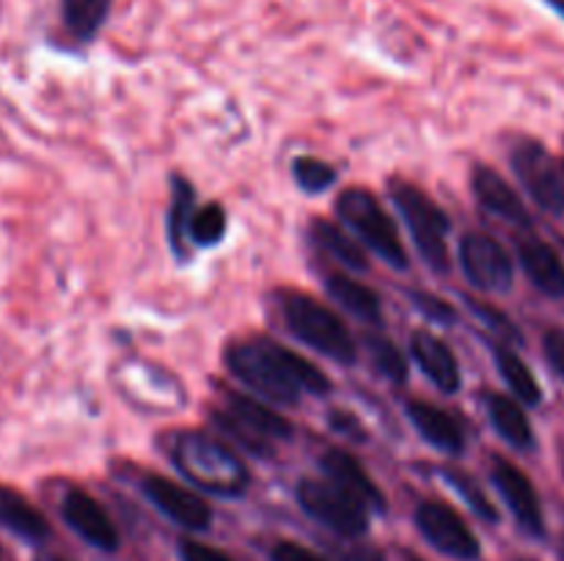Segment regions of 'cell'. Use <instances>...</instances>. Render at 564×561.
I'll return each instance as SVG.
<instances>
[{
	"instance_id": "obj_1",
	"label": "cell",
	"mask_w": 564,
	"mask_h": 561,
	"mask_svg": "<svg viewBox=\"0 0 564 561\" xmlns=\"http://www.w3.org/2000/svg\"><path fill=\"white\" fill-rule=\"evenodd\" d=\"M224 361L246 388H251L259 399L275 405H297L303 394H330V380L312 361L268 336L235 341L226 350Z\"/></svg>"
},
{
	"instance_id": "obj_2",
	"label": "cell",
	"mask_w": 564,
	"mask_h": 561,
	"mask_svg": "<svg viewBox=\"0 0 564 561\" xmlns=\"http://www.w3.org/2000/svg\"><path fill=\"white\" fill-rule=\"evenodd\" d=\"M171 462L187 482L218 498H240L251 484L242 457L218 435L180 432L171 440Z\"/></svg>"
},
{
	"instance_id": "obj_3",
	"label": "cell",
	"mask_w": 564,
	"mask_h": 561,
	"mask_svg": "<svg viewBox=\"0 0 564 561\" xmlns=\"http://www.w3.org/2000/svg\"><path fill=\"white\" fill-rule=\"evenodd\" d=\"M275 300H279L275 306H279L286 330L301 344L312 346L314 352L341 363V366H352L358 361L356 339H352L350 328L341 322L339 314L330 311L328 306H323L314 297L303 295V292L281 289Z\"/></svg>"
},
{
	"instance_id": "obj_4",
	"label": "cell",
	"mask_w": 564,
	"mask_h": 561,
	"mask_svg": "<svg viewBox=\"0 0 564 561\" xmlns=\"http://www.w3.org/2000/svg\"><path fill=\"white\" fill-rule=\"evenodd\" d=\"M391 201H394L397 212L405 220L408 231L413 237L419 256L424 258L430 270L435 273H449V231L452 220L446 209L438 201L427 196L419 185L405 179H394L389 185Z\"/></svg>"
},
{
	"instance_id": "obj_5",
	"label": "cell",
	"mask_w": 564,
	"mask_h": 561,
	"mask_svg": "<svg viewBox=\"0 0 564 561\" xmlns=\"http://www.w3.org/2000/svg\"><path fill=\"white\" fill-rule=\"evenodd\" d=\"M213 421L218 424L226 438L257 457L273 454L275 443L292 438V424L281 413L242 391L226 394L224 405L213 413Z\"/></svg>"
},
{
	"instance_id": "obj_6",
	"label": "cell",
	"mask_w": 564,
	"mask_h": 561,
	"mask_svg": "<svg viewBox=\"0 0 564 561\" xmlns=\"http://www.w3.org/2000/svg\"><path fill=\"white\" fill-rule=\"evenodd\" d=\"M336 215L375 256H380L397 270L408 267V251L402 245L397 223L375 193H369L367 187H347L336 198Z\"/></svg>"
},
{
	"instance_id": "obj_7",
	"label": "cell",
	"mask_w": 564,
	"mask_h": 561,
	"mask_svg": "<svg viewBox=\"0 0 564 561\" xmlns=\"http://www.w3.org/2000/svg\"><path fill=\"white\" fill-rule=\"evenodd\" d=\"M512 170L523 190L549 215H564V170L540 141H518L510 154Z\"/></svg>"
},
{
	"instance_id": "obj_8",
	"label": "cell",
	"mask_w": 564,
	"mask_h": 561,
	"mask_svg": "<svg viewBox=\"0 0 564 561\" xmlns=\"http://www.w3.org/2000/svg\"><path fill=\"white\" fill-rule=\"evenodd\" d=\"M295 498L301 509L325 528L336 531L339 537L356 539L369 531V512L358 501L341 493L328 479H301L295 490Z\"/></svg>"
},
{
	"instance_id": "obj_9",
	"label": "cell",
	"mask_w": 564,
	"mask_h": 561,
	"mask_svg": "<svg viewBox=\"0 0 564 561\" xmlns=\"http://www.w3.org/2000/svg\"><path fill=\"white\" fill-rule=\"evenodd\" d=\"M413 520H416V528L422 531V537L435 550L449 556V559L477 561L479 553H482V544H479L477 534L468 528L460 512H455L444 501H422L416 506Z\"/></svg>"
},
{
	"instance_id": "obj_10",
	"label": "cell",
	"mask_w": 564,
	"mask_h": 561,
	"mask_svg": "<svg viewBox=\"0 0 564 561\" xmlns=\"http://www.w3.org/2000/svg\"><path fill=\"white\" fill-rule=\"evenodd\" d=\"M460 270L468 284L482 292H507L516 278V264L496 237L468 231L460 240Z\"/></svg>"
},
{
	"instance_id": "obj_11",
	"label": "cell",
	"mask_w": 564,
	"mask_h": 561,
	"mask_svg": "<svg viewBox=\"0 0 564 561\" xmlns=\"http://www.w3.org/2000/svg\"><path fill=\"white\" fill-rule=\"evenodd\" d=\"M141 490L169 520H174L185 531L198 534L213 526V509H209L207 501L193 490L182 487L180 482H171V479L154 473V476L143 479Z\"/></svg>"
},
{
	"instance_id": "obj_12",
	"label": "cell",
	"mask_w": 564,
	"mask_h": 561,
	"mask_svg": "<svg viewBox=\"0 0 564 561\" xmlns=\"http://www.w3.org/2000/svg\"><path fill=\"white\" fill-rule=\"evenodd\" d=\"M490 479H494L496 490L505 498L507 509L516 515L518 526L523 528L532 537H543L545 534V517L543 506H540V495L534 490L532 479L521 471L518 465H512L510 460L499 457L494 462V471H490Z\"/></svg>"
},
{
	"instance_id": "obj_13",
	"label": "cell",
	"mask_w": 564,
	"mask_h": 561,
	"mask_svg": "<svg viewBox=\"0 0 564 561\" xmlns=\"http://www.w3.org/2000/svg\"><path fill=\"white\" fill-rule=\"evenodd\" d=\"M61 517H64L66 526H69L77 537L86 539L91 548L105 550V553L119 550V531H116L113 520H110L108 512L102 509V504H99L91 493H86V490H66L64 501H61Z\"/></svg>"
},
{
	"instance_id": "obj_14",
	"label": "cell",
	"mask_w": 564,
	"mask_h": 561,
	"mask_svg": "<svg viewBox=\"0 0 564 561\" xmlns=\"http://www.w3.org/2000/svg\"><path fill=\"white\" fill-rule=\"evenodd\" d=\"M471 193L474 198H477L479 207H482L485 212L494 215V218L518 226V229H529V226H532V218H529V209L527 204H523V198L518 196L516 187H512L499 170L490 168V165H474Z\"/></svg>"
},
{
	"instance_id": "obj_15",
	"label": "cell",
	"mask_w": 564,
	"mask_h": 561,
	"mask_svg": "<svg viewBox=\"0 0 564 561\" xmlns=\"http://www.w3.org/2000/svg\"><path fill=\"white\" fill-rule=\"evenodd\" d=\"M319 468H323L325 479L330 484L341 490V493L350 495L352 501L364 506L367 512H386V495L383 490L375 484V479L369 476L367 468L345 449H328L319 457Z\"/></svg>"
},
{
	"instance_id": "obj_16",
	"label": "cell",
	"mask_w": 564,
	"mask_h": 561,
	"mask_svg": "<svg viewBox=\"0 0 564 561\" xmlns=\"http://www.w3.org/2000/svg\"><path fill=\"white\" fill-rule=\"evenodd\" d=\"M411 358L422 369L424 377L441 391V394H457L463 385L460 363L446 341L430 330H413L411 333Z\"/></svg>"
},
{
	"instance_id": "obj_17",
	"label": "cell",
	"mask_w": 564,
	"mask_h": 561,
	"mask_svg": "<svg viewBox=\"0 0 564 561\" xmlns=\"http://www.w3.org/2000/svg\"><path fill=\"white\" fill-rule=\"evenodd\" d=\"M405 413L408 421L416 427V432L433 449L444 451L449 457H457L466 451V429H463V424L449 410H444L438 405H430L424 399H411L405 405Z\"/></svg>"
},
{
	"instance_id": "obj_18",
	"label": "cell",
	"mask_w": 564,
	"mask_h": 561,
	"mask_svg": "<svg viewBox=\"0 0 564 561\" xmlns=\"http://www.w3.org/2000/svg\"><path fill=\"white\" fill-rule=\"evenodd\" d=\"M518 262H521L523 273L532 280L538 292L545 297L562 300L564 297V258L560 256L554 245H549L540 237H523L518 240Z\"/></svg>"
},
{
	"instance_id": "obj_19",
	"label": "cell",
	"mask_w": 564,
	"mask_h": 561,
	"mask_svg": "<svg viewBox=\"0 0 564 561\" xmlns=\"http://www.w3.org/2000/svg\"><path fill=\"white\" fill-rule=\"evenodd\" d=\"M325 292H328L345 311H350L352 317L361 319V322H383V302H380V295L372 286L352 278L350 273H339V270H336V273L325 275Z\"/></svg>"
},
{
	"instance_id": "obj_20",
	"label": "cell",
	"mask_w": 564,
	"mask_h": 561,
	"mask_svg": "<svg viewBox=\"0 0 564 561\" xmlns=\"http://www.w3.org/2000/svg\"><path fill=\"white\" fill-rule=\"evenodd\" d=\"M0 526L25 542H44L50 537V522L31 501L17 490L0 484Z\"/></svg>"
},
{
	"instance_id": "obj_21",
	"label": "cell",
	"mask_w": 564,
	"mask_h": 561,
	"mask_svg": "<svg viewBox=\"0 0 564 561\" xmlns=\"http://www.w3.org/2000/svg\"><path fill=\"white\" fill-rule=\"evenodd\" d=\"M308 237H312L314 248H317L319 253H325V256L334 258L336 264H341L347 273H367L369 270L364 248L358 245L341 226L317 218L308 226Z\"/></svg>"
},
{
	"instance_id": "obj_22",
	"label": "cell",
	"mask_w": 564,
	"mask_h": 561,
	"mask_svg": "<svg viewBox=\"0 0 564 561\" xmlns=\"http://www.w3.org/2000/svg\"><path fill=\"white\" fill-rule=\"evenodd\" d=\"M485 405H488L490 424L496 427L499 438H505L518 451L534 449V429L521 402L505 394H488L485 396Z\"/></svg>"
},
{
	"instance_id": "obj_23",
	"label": "cell",
	"mask_w": 564,
	"mask_h": 561,
	"mask_svg": "<svg viewBox=\"0 0 564 561\" xmlns=\"http://www.w3.org/2000/svg\"><path fill=\"white\" fill-rule=\"evenodd\" d=\"M196 212V187L185 176H171V209H169V240L176 258L185 262L191 253V220Z\"/></svg>"
},
{
	"instance_id": "obj_24",
	"label": "cell",
	"mask_w": 564,
	"mask_h": 561,
	"mask_svg": "<svg viewBox=\"0 0 564 561\" xmlns=\"http://www.w3.org/2000/svg\"><path fill=\"white\" fill-rule=\"evenodd\" d=\"M494 358H496V366H499L501 380L507 383V388L516 394V399L521 405L534 407L543 402V388H540L538 377L534 372L529 369V363L512 350L510 344H496L494 346Z\"/></svg>"
},
{
	"instance_id": "obj_25",
	"label": "cell",
	"mask_w": 564,
	"mask_h": 561,
	"mask_svg": "<svg viewBox=\"0 0 564 561\" xmlns=\"http://www.w3.org/2000/svg\"><path fill=\"white\" fill-rule=\"evenodd\" d=\"M61 20L75 42H94L108 22L113 0H58Z\"/></svg>"
},
{
	"instance_id": "obj_26",
	"label": "cell",
	"mask_w": 564,
	"mask_h": 561,
	"mask_svg": "<svg viewBox=\"0 0 564 561\" xmlns=\"http://www.w3.org/2000/svg\"><path fill=\"white\" fill-rule=\"evenodd\" d=\"M226 209L218 201H209L196 207L191 220V245L193 248H215L226 237Z\"/></svg>"
},
{
	"instance_id": "obj_27",
	"label": "cell",
	"mask_w": 564,
	"mask_h": 561,
	"mask_svg": "<svg viewBox=\"0 0 564 561\" xmlns=\"http://www.w3.org/2000/svg\"><path fill=\"white\" fill-rule=\"evenodd\" d=\"M292 179H295V185L301 187L303 193L319 196V193H325L328 187L336 185V168L330 163H325V160L312 157V154H301V157H295V163H292Z\"/></svg>"
},
{
	"instance_id": "obj_28",
	"label": "cell",
	"mask_w": 564,
	"mask_h": 561,
	"mask_svg": "<svg viewBox=\"0 0 564 561\" xmlns=\"http://www.w3.org/2000/svg\"><path fill=\"white\" fill-rule=\"evenodd\" d=\"M367 352L378 374H383L391 383H405L408 380V358L402 355L394 341L383 336H367Z\"/></svg>"
},
{
	"instance_id": "obj_29",
	"label": "cell",
	"mask_w": 564,
	"mask_h": 561,
	"mask_svg": "<svg viewBox=\"0 0 564 561\" xmlns=\"http://www.w3.org/2000/svg\"><path fill=\"white\" fill-rule=\"evenodd\" d=\"M444 479L452 484V487L457 490V495H463V501H466L468 506H471L474 512H477L479 517H485L488 522H496L499 520V512H496V506L490 504L488 495H485L482 487H477V482H474L468 473L463 471H455V468H444Z\"/></svg>"
},
{
	"instance_id": "obj_30",
	"label": "cell",
	"mask_w": 564,
	"mask_h": 561,
	"mask_svg": "<svg viewBox=\"0 0 564 561\" xmlns=\"http://www.w3.org/2000/svg\"><path fill=\"white\" fill-rule=\"evenodd\" d=\"M468 308H471V311L482 319V324H488V330H494L499 339H505L501 344L521 341V333H518V328L512 324V319L507 317L505 311H499V308L488 306V302H477V300H468Z\"/></svg>"
},
{
	"instance_id": "obj_31",
	"label": "cell",
	"mask_w": 564,
	"mask_h": 561,
	"mask_svg": "<svg viewBox=\"0 0 564 561\" xmlns=\"http://www.w3.org/2000/svg\"><path fill=\"white\" fill-rule=\"evenodd\" d=\"M411 300L413 308H416L424 319H430V322L452 324L457 319V311L452 308V302L444 300V297H435L430 295V292H413Z\"/></svg>"
},
{
	"instance_id": "obj_32",
	"label": "cell",
	"mask_w": 564,
	"mask_h": 561,
	"mask_svg": "<svg viewBox=\"0 0 564 561\" xmlns=\"http://www.w3.org/2000/svg\"><path fill=\"white\" fill-rule=\"evenodd\" d=\"M180 559L182 561H235L231 556H226L224 550L213 548V544L207 542H198V539H182Z\"/></svg>"
},
{
	"instance_id": "obj_33",
	"label": "cell",
	"mask_w": 564,
	"mask_h": 561,
	"mask_svg": "<svg viewBox=\"0 0 564 561\" xmlns=\"http://www.w3.org/2000/svg\"><path fill=\"white\" fill-rule=\"evenodd\" d=\"M543 352H545V361L551 363V369H554V372L564 380V330L560 328L545 330Z\"/></svg>"
},
{
	"instance_id": "obj_34",
	"label": "cell",
	"mask_w": 564,
	"mask_h": 561,
	"mask_svg": "<svg viewBox=\"0 0 564 561\" xmlns=\"http://www.w3.org/2000/svg\"><path fill=\"white\" fill-rule=\"evenodd\" d=\"M270 559L273 561H328L297 542H279L273 550H270Z\"/></svg>"
},
{
	"instance_id": "obj_35",
	"label": "cell",
	"mask_w": 564,
	"mask_h": 561,
	"mask_svg": "<svg viewBox=\"0 0 564 561\" xmlns=\"http://www.w3.org/2000/svg\"><path fill=\"white\" fill-rule=\"evenodd\" d=\"M545 3H549V6H551V9H554V11H556V14H560V16H562V20H564V0H545Z\"/></svg>"
},
{
	"instance_id": "obj_36",
	"label": "cell",
	"mask_w": 564,
	"mask_h": 561,
	"mask_svg": "<svg viewBox=\"0 0 564 561\" xmlns=\"http://www.w3.org/2000/svg\"><path fill=\"white\" fill-rule=\"evenodd\" d=\"M36 561H64V559H55V556H42V559H36Z\"/></svg>"
},
{
	"instance_id": "obj_37",
	"label": "cell",
	"mask_w": 564,
	"mask_h": 561,
	"mask_svg": "<svg viewBox=\"0 0 564 561\" xmlns=\"http://www.w3.org/2000/svg\"><path fill=\"white\" fill-rule=\"evenodd\" d=\"M408 561H422V559H413V556H408Z\"/></svg>"
}]
</instances>
